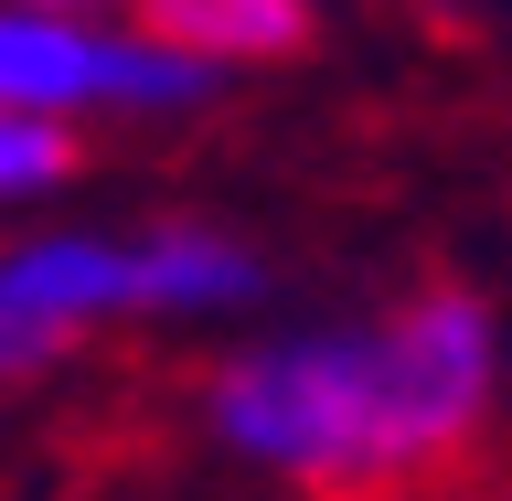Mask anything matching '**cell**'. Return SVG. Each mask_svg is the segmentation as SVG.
<instances>
[{
	"instance_id": "6da1fadb",
	"label": "cell",
	"mask_w": 512,
	"mask_h": 501,
	"mask_svg": "<svg viewBox=\"0 0 512 501\" xmlns=\"http://www.w3.org/2000/svg\"><path fill=\"white\" fill-rule=\"evenodd\" d=\"M502 406V320L459 278H416L342 320H278L203 363V438L256 480L374 501L470 459Z\"/></svg>"
},
{
	"instance_id": "7a4b0ae2",
	"label": "cell",
	"mask_w": 512,
	"mask_h": 501,
	"mask_svg": "<svg viewBox=\"0 0 512 501\" xmlns=\"http://www.w3.org/2000/svg\"><path fill=\"white\" fill-rule=\"evenodd\" d=\"M267 299V256L214 214H139V224H22L0 246V395L43 384L107 331H182L246 320Z\"/></svg>"
},
{
	"instance_id": "3957f363",
	"label": "cell",
	"mask_w": 512,
	"mask_h": 501,
	"mask_svg": "<svg viewBox=\"0 0 512 501\" xmlns=\"http://www.w3.org/2000/svg\"><path fill=\"white\" fill-rule=\"evenodd\" d=\"M214 75L160 54L128 11H32L0 0V107L43 128H182L214 107Z\"/></svg>"
},
{
	"instance_id": "277c9868",
	"label": "cell",
	"mask_w": 512,
	"mask_h": 501,
	"mask_svg": "<svg viewBox=\"0 0 512 501\" xmlns=\"http://www.w3.org/2000/svg\"><path fill=\"white\" fill-rule=\"evenodd\" d=\"M118 11L150 32L160 54L203 64L214 86L267 75V64H299L310 32H320V0H118Z\"/></svg>"
},
{
	"instance_id": "5b68a950",
	"label": "cell",
	"mask_w": 512,
	"mask_h": 501,
	"mask_svg": "<svg viewBox=\"0 0 512 501\" xmlns=\"http://www.w3.org/2000/svg\"><path fill=\"white\" fill-rule=\"evenodd\" d=\"M75 171H86V139H75V128H43V118H11V107H0V214L54 203Z\"/></svg>"
},
{
	"instance_id": "8992f818",
	"label": "cell",
	"mask_w": 512,
	"mask_h": 501,
	"mask_svg": "<svg viewBox=\"0 0 512 501\" xmlns=\"http://www.w3.org/2000/svg\"><path fill=\"white\" fill-rule=\"evenodd\" d=\"M470 11H480V22H491V32L512 43V0H470Z\"/></svg>"
},
{
	"instance_id": "52a82bcc",
	"label": "cell",
	"mask_w": 512,
	"mask_h": 501,
	"mask_svg": "<svg viewBox=\"0 0 512 501\" xmlns=\"http://www.w3.org/2000/svg\"><path fill=\"white\" fill-rule=\"evenodd\" d=\"M32 11H107V0H32Z\"/></svg>"
}]
</instances>
